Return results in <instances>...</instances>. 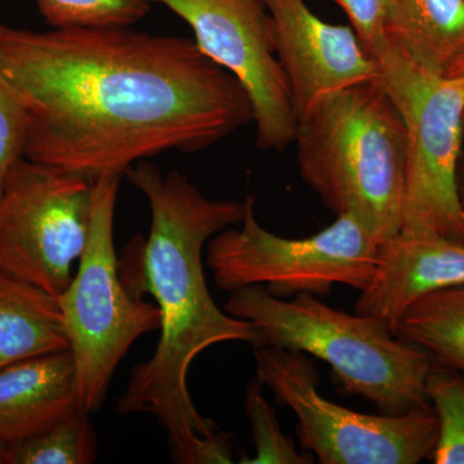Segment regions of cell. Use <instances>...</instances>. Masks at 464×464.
Wrapping results in <instances>:
<instances>
[{
    "label": "cell",
    "mask_w": 464,
    "mask_h": 464,
    "mask_svg": "<svg viewBox=\"0 0 464 464\" xmlns=\"http://www.w3.org/2000/svg\"><path fill=\"white\" fill-rule=\"evenodd\" d=\"M0 67L29 114L24 157L90 181L253 121L239 82L182 36L0 23Z\"/></svg>",
    "instance_id": "obj_1"
},
{
    "label": "cell",
    "mask_w": 464,
    "mask_h": 464,
    "mask_svg": "<svg viewBox=\"0 0 464 464\" xmlns=\"http://www.w3.org/2000/svg\"><path fill=\"white\" fill-rule=\"evenodd\" d=\"M146 198L151 213L142 246L143 292L160 311V340L146 362L134 366L118 400L121 415L151 414L168 432L174 463L195 464L203 440L219 430L199 413L188 392V369L207 348L222 342L259 343L258 329L217 306L204 275L207 241L241 224L246 204L209 199L188 177L163 176L149 160L127 173Z\"/></svg>",
    "instance_id": "obj_2"
},
{
    "label": "cell",
    "mask_w": 464,
    "mask_h": 464,
    "mask_svg": "<svg viewBox=\"0 0 464 464\" xmlns=\"http://www.w3.org/2000/svg\"><path fill=\"white\" fill-rule=\"evenodd\" d=\"M299 174L335 217L355 216L382 244L401 230L405 128L378 81L317 101L298 116Z\"/></svg>",
    "instance_id": "obj_3"
},
{
    "label": "cell",
    "mask_w": 464,
    "mask_h": 464,
    "mask_svg": "<svg viewBox=\"0 0 464 464\" xmlns=\"http://www.w3.org/2000/svg\"><path fill=\"white\" fill-rule=\"evenodd\" d=\"M225 311L258 329L257 347L290 348L323 360L342 390L381 414L430 406L426 381L435 362L399 338L387 320L335 310L310 293L275 297L262 285L232 292Z\"/></svg>",
    "instance_id": "obj_4"
},
{
    "label": "cell",
    "mask_w": 464,
    "mask_h": 464,
    "mask_svg": "<svg viewBox=\"0 0 464 464\" xmlns=\"http://www.w3.org/2000/svg\"><path fill=\"white\" fill-rule=\"evenodd\" d=\"M121 181L119 174L94 179L87 246L72 282L56 297L74 356L81 409L90 414L102 406L134 342L159 331L161 323L157 304L132 295L119 270L114 218Z\"/></svg>",
    "instance_id": "obj_5"
},
{
    "label": "cell",
    "mask_w": 464,
    "mask_h": 464,
    "mask_svg": "<svg viewBox=\"0 0 464 464\" xmlns=\"http://www.w3.org/2000/svg\"><path fill=\"white\" fill-rule=\"evenodd\" d=\"M378 83L405 128L401 230L464 244L458 166L464 139V79L427 72L390 47L375 56Z\"/></svg>",
    "instance_id": "obj_6"
},
{
    "label": "cell",
    "mask_w": 464,
    "mask_h": 464,
    "mask_svg": "<svg viewBox=\"0 0 464 464\" xmlns=\"http://www.w3.org/2000/svg\"><path fill=\"white\" fill-rule=\"evenodd\" d=\"M240 228H226L210 239L207 266L219 289L235 292L265 286L270 295H331L335 285L362 292L373 277L381 244L355 216L304 239H286L266 230L255 213V197L244 199Z\"/></svg>",
    "instance_id": "obj_7"
},
{
    "label": "cell",
    "mask_w": 464,
    "mask_h": 464,
    "mask_svg": "<svg viewBox=\"0 0 464 464\" xmlns=\"http://www.w3.org/2000/svg\"><path fill=\"white\" fill-rule=\"evenodd\" d=\"M258 381L297 417L302 450L322 464H417L431 458L439 420L430 406L400 415L364 414L324 398L306 353L255 347Z\"/></svg>",
    "instance_id": "obj_8"
},
{
    "label": "cell",
    "mask_w": 464,
    "mask_h": 464,
    "mask_svg": "<svg viewBox=\"0 0 464 464\" xmlns=\"http://www.w3.org/2000/svg\"><path fill=\"white\" fill-rule=\"evenodd\" d=\"M93 181L25 157L0 192V270L58 297L90 237Z\"/></svg>",
    "instance_id": "obj_9"
},
{
    "label": "cell",
    "mask_w": 464,
    "mask_h": 464,
    "mask_svg": "<svg viewBox=\"0 0 464 464\" xmlns=\"http://www.w3.org/2000/svg\"><path fill=\"white\" fill-rule=\"evenodd\" d=\"M191 27L199 50L230 72L249 97L257 146L295 142L298 119L277 56L273 18L261 0H152Z\"/></svg>",
    "instance_id": "obj_10"
},
{
    "label": "cell",
    "mask_w": 464,
    "mask_h": 464,
    "mask_svg": "<svg viewBox=\"0 0 464 464\" xmlns=\"http://www.w3.org/2000/svg\"><path fill=\"white\" fill-rule=\"evenodd\" d=\"M261 2L274 21L277 56L297 119L329 94L377 81V60L353 27L325 23L304 0Z\"/></svg>",
    "instance_id": "obj_11"
},
{
    "label": "cell",
    "mask_w": 464,
    "mask_h": 464,
    "mask_svg": "<svg viewBox=\"0 0 464 464\" xmlns=\"http://www.w3.org/2000/svg\"><path fill=\"white\" fill-rule=\"evenodd\" d=\"M464 285V244L431 234L400 231L378 250L371 283L355 313L381 317L396 328L417 299L440 289Z\"/></svg>",
    "instance_id": "obj_12"
},
{
    "label": "cell",
    "mask_w": 464,
    "mask_h": 464,
    "mask_svg": "<svg viewBox=\"0 0 464 464\" xmlns=\"http://www.w3.org/2000/svg\"><path fill=\"white\" fill-rule=\"evenodd\" d=\"M81 411L69 348L0 369V442L5 447L50 431Z\"/></svg>",
    "instance_id": "obj_13"
},
{
    "label": "cell",
    "mask_w": 464,
    "mask_h": 464,
    "mask_svg": "<svg viewBox=\"0 0 464 464\" xmlns=\"http://www.w3.org/2000/svg\"><path fill=\"white\" fill-rule=\"evenodd\" d=\"M387 41L427 72L457 76L464 67V0H393Z\"/></svg>",
    "instance_id": "obj_14"
},
{
    "label": "cell",
    "mask_w": 464,
    "mask_h": 464,
    "mask_svg": "<svg viewBox=\"0 0 464 464\" xmlns=\"http://www.w3.org/2000/svg\"><path fill=\"white\" fill-rule=\"evenodd\" d=\"M66 348L57 298L0 270V369Z\"/></svg>",
    "instance_id": "obj_15"
},
{
    "label": "cell",
    "mask_w": 464,
    "mask_h": 464,
    "mask_svg": "<svg viewBox=\"0 0 464 464\" xmlns=\"http://www.w3.org/2000/svg\"><path fill=\"white\" fill-rule=\"evenodd\" d=\"M396 335L422 347L435 364L464 373V285L417 299L400 319Z\"/></svg>",
    "instance_id": "obj_16"
},
{
    "label": "cell",
    "mask_w": 464,
    "mask_h": 464,
    "mask_svg": "<svg viewBox=\"0 0 464 464\" xmlns=\"http://www.w3.org/2000/svg\"><path fill=\"white\" fill-rule=\"evenodd\" d=\"M97 433L81 411L50 431L7 447V464H91L97 459Z\"/></svg>",
    "instance_id": "obj_17"
},
{
    "label": "cell",
    "mask_w": 464,
    "mask_h": 464,
    "mask_svg": "<svg viewBox=\"0 0 464 464\" xmlns=\"http://www.w3.org/2000/svg\"><path fill=\"white\" fill-rule=\"evenodd\" d=\"M426 396L439 420L433 463L464 464V373L433 364L426 381Z\"/></svg>",
    "instance_id": "obj_18"
},
{
    "label": "cell",
    "mask_w": 464,
    "mask_h": 464,
    "mask_svg": "<svg viewBox=\"0 0 464 464\" xmlns=\"http://www.w3.org/2000/svg\"><path fill=\"white\" fill-rule=\"evenodd\" d=\"M152 0H36L52 29L127 27L148 14Z\"/></svg>",
    "instance_id": "obj_19"
},
{
    "label": "cell",
    "mask_w": 464,
    "mask_h": 464,
    "mask_svg": "<svg viewBox=\"0 0 464 464\" xmlns=\"http://www.w3.org/2000/svg\"><path fill=\"white\" fill-rule=\"evenodd\" d=\"M264 384L256 377L246 387V411L252 426L256 454L241 458L239 463L246 464H308L313 456L307 451H298L295 441L284 435L276 413L262 392Z\"/></svg>",
    "instance_id": "obj_20"
},
{
    "label": "cell",
    "mask_w": 464,
    "mask_h": 464,
    "mask_svg": "<svg viewBox=\"0 0 464 464\" xmlns=\"http://www.w3.org/2000/svg\"><path fill=\"white\" fill-rule=\"evenodd\" d=\"M29 114L0 67V192L14 163L24 157Z\"/></svg>",
    "instance_id": "obj_21"
},
{
    "label": "cell",
    "mask_w": 464,
    "mask_h": 464,
    "mask_svg": "<svg viewBox=\"0 0 464 464\" xmlns=\"http://www.w3.org/2000/svg\"><path fill=\"white\" fill-rule=\"evenodd\" d=\"M350 20L351 27L371 56L389 45L386 26L393 0H333Z\"/></svg>",
    "instance_id": "obj_22"
},
{
    "label": "cell",
    "mask_w": 464,
    "mask_h": 464,
    "mask_svg": "<svg viewBox=\"0 0 464 464\" xmlns=\"http://www.w3.org/2000/svg\"><path fill=\"white\" fill-rule=\"evenodd\" d=\"M458 191H459L460 204L464 210V139L462 155H460L459 166H458Z\"/></svg>",
    "instance_id": "obj_23"
},
{
    "label": "cell",
    "mask_w": 464,
    "mask_h": 464,
    "mask_svg": "<svg viewBox=\"0 0 464 464\" xmlns=\"http://www.w3.org/2000/svg\"><path fill=\"white\" fill-rule=\"evenodd\" d=\"M0 464H7V447L0 442Z\"/></svg>",
    "instance_id": "obj_24"
},
{
    "label": "cell",
    "mask_w": 464,
    "mask_h": 464,
    "mask_svg": "<svg viewBox=\"0 0 464 464\" xmlns=\"http://www.w3.org/2000/svg\"><path fill=\"white\" fill-rule=\"evenodd\" d=\"M457 76H460V78H463L464 79V67L462 70H460V72L459 74H458Z\"/></svg>",
    "instance_id": "obj_25"
}]
</instances>
